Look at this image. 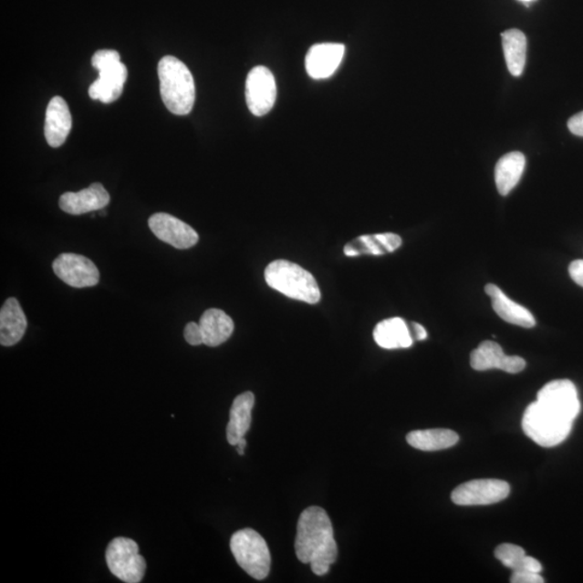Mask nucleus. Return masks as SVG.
<instances>
[{
  "label": "nucleus",
  "mask_w": 583,
  "mask_h": 583,
  "mask_svg": "<svg viewBox=\"0 0 583 583\" xmlns=\"http://www.w3.org/2000/svg\"><path fill=\"white\" fill-rule=\"evenodd\" d=\"M578 391L568 380H557L540 389L537 401L524 413V433L543 447H555L568 438L580 413Z\"/></svg>",
  "instance_id": "nucleus-1"
},
{
  "label": "nucleus",
  "mask_w": 583,
  "mask_h": 583,
  "mask_svg": "<svg viewBox=\"0 0 583 583\" xmlns=\"http://www.w3.org/2000/svg\"><path fill=\"white\" fill-rule=\"evenodd\" d=\"M296 552L299 562L309 564L317 576L327 575L337 562L338 549L332 522L320 506H309L300 515Z\"/></svg>",
  "instance_id": "nucleus-2"
},
{
  "label": "nucleus",
  "mask_w": 583,
  "mask_h": 583,
  "mask_svg": "<svg viewBox=\"0 0 583 583\" xmlns=\"http://www.w3.org/2000/svg\"><path fill=\"white\" fill-rule=\"evenodd\" d=\"M158 78L162 101L168 110L178 116L190 114L196 99V87L190 68L178 57L166 56L158 64Z\"/></svg>",
  "instance_id": "nucleus-3"
},
{
  "label": "nucleus",
  "mask_w": 583,
  "mask_h": 583,
  "mask_svg": "<svg viewBox=\"0 0 583 583\" xmlns=\"http://www.w3.org/2000/svg\"><path fill=\"white\" fill-rule=\"evenodd\" d=\"M265 280L284 296L308 304L320 302L321 292L315 276L292 262L278 259L265 270Z\"/></svg>",
  "instance_id": "nucleus-4"
},
{
  "label": "nucleus",
  "mask_w": 583,
  "mask_h": 583,
  "mask_svg": "<svg viewBox=\"0 0 583 583\" xmlns=\"http://www.w3.org/2000/svg\"><path fill=\"white\" fill-rule=\"evenodd\" d=\"M92 67L99 70V79L89 88L92 99L109 104L120 98L125 87L128 70L121 63L120 52L99 50L92 57Z\"/></svg>",
  "instance_id": "nucleus-5"
},
{
  "label": "nucleus",
  "mask_w": 583,
  "mask_h": 583,
  "mask_svg": "<svg viewBox=\"0 0 583 583\" xmlns=\"http://www.w3.org/2000/svg\"><path fill=\"white\" fill-rule=\"evenodd\" d=\"M231 549L239 567L256 580L267 578L272 556L266 541L255 529L245 528L233 535Z\"/></svg>",
  "instance_id": "nucleus-6"
},
{
  "label": "nucleus",
  "mask_w": 583,
  "mask_h": 583,
  "mask_svg": "<svg viewBox=\"0 0 583 583\" xmlns=\"http://www.w3.org/2000/svg\"><path fill=\"white\" fill-rule=\"evenodd\" d=\"M106 563L110 573L126 583L143 580L146 562L140 555L139 546L134 540L118 537L110 541L106 550Z\"/></svg>",
  "instance_id": "nucleus-7"
},
{
  "label": "nucleus",
  "mask_w": 583,
  "mask_h": 583,
  "mask_svg": "<svg viewBox=\"0 0 583 583\" xmlns=\"http://www.w3.org/2000/svg\"><path fill=\"white\" fill-rule=\"evenodd\" d=\"M510 494V485L503 480H474L452 493L453 503L458 505H487L503 502Z\"/></svg>",
  "instance_id": "nucleus-8"
},
{
  "label": "nucleus",
  "mask_w": 583,
  "mask_h": 583,
  "mask_svg": "<svg viewBox=\"0 0 583 583\" xmlns=\"http://www.w3.org/2000/svg\"><path fill=\"white\" fill-rule=\"evenodd\" d=\"M247 108L255 116L261 117L269 113L276 99L275 76L265 67H256L247 75L245 84Z\"/></svg>",
  "instance_id": "nucleus-9"
},
{
  "label": "nucleus",
  "mask_w": 583,
  "mask_h": 583,
  "mask_svg": "<svg viewBox=\"0 0 583 583\" xmlns=\"http://www.w3.org/2000/svg\"><path fill=\"white\" fill-rule=\"evenodd\" d=\"M52 267L58 279L73 287H90L97 286L99 281V272L96 264L91 259L75 253H63L58 255Z\"/></svg>",
  "instance_id": "nucleus-10"
},
{
  "label": "nucleus",
  "mask_w": 583,
  "mask_h": 583,
  "mask_svg": "<svg viewBox=\"0 0 583 583\" xmlns=\"http://www.w3.org/2000/svg\"><path fill=\"white\" fill-rule=\"evenodd\" d=\"M149 226L159 240L174 246L175 249H191L199 241V235L192 226L168 213L151 215Z\"/></svg>",
  "instance_id": "nucleus-11"
},
{
  "label": "nucleus",
  "mask_w": 583,
  "mask_h": 583,
  "mask_svg": "<svg viewBox=\"0 0 583 583\" xmlns=\"http://www.w3.org/2000/svg\"><path fill=\"white\" fill-rule=\"evenodd\" d=\"M471 368L475 370H502L504 372L517 374L526 368V361L517 356H505L497 343L492 340L483 341L471 353Z\"/></svg>",
  "instance_id": "nucleus-12"
},
{
  "label": "nucleus",
  "mask_w": 583,
  "mask_h": 583,
  "mask_svg": "<svg viewBox=\"0 0 583 583\" xmlns=\"http://www.w3.org/2000/svg\"><path fill=\"white\" fill-rule=\"evenodd\" d=\"M345 55V46L327 43L312 46L306 56L305 65L314 79H326L337 72Z\"/></svg>",
  "instance_id": "nucleus-13"
},
{
  "label": "nucleus",
  "mask_w": 583,
  "mask_h": 583,
  "mask_svg": "<svg viewBox=\"0 0 583 583\" xmlns=\"http://www.w3.org/2000/svg\"><path fill=\"white\" fill-rule=\"evenodd\" d=\"M110 202L109 193L101 182L92 185L78 193H65L58 200V205L65 213L81 215L89 212L103 210Z\"/></svg>",
  "instance_id": "nucleus-14"
},
{
  "label": "nucleus",
  "mask_w": 583,
  "mask_h": 583,
  "mask_svg": "<svg viewBox=\"0 0 583 583\" xmlns=\"http://www.w3.org/2000/svg\"><path fill=\"white\" fill-rule=\"evenodd\" d=\"M72 115L68 105L61 97L52 98L46 110L45 137L51 147H60L72 130Z\"/></svg>",
  "instance_id": "nucleus-15"
},
{
  "label": "nucleus",
  "mask_w": 583,
  "mask_h": 583,
  "mask_svg": "<svg viewBox=\"0 0 583 583\" xmlns=\"http://www.w3.org/2000/svg\"><path fill=\"white\" fill-rule=\"evenodd\" d=\"M485 292L492 297V305L495 312L505 322L515 326L531 328L536 326L535 317L527 308L514 302L493 284L485 286Z\"/></svg>",
  "instance_id": "nucleus-16"
},
{
  "label": "nucleus",
  "mask_w": 583,
  "mask_h": 583,
  "mask_svg": "<svg viewBox=\"0 0 583 583\" xmlns=\"http://www.w3.org/2000/svg\"><path fill=\"white\" fill-rule=\"evenodd\" d=\"M27 328L26 317L17 299L5 300L0 310V344L15 346L25 337Z\"/></svg>",
  "instance_id": "nucleus-17"
},
{
  "label": "nucleus",
  "mask_w": 583,
  "mask_h": 583,
  "mask_svg": "<svg viewBox=\"0 0 583 583\" xmlns=\"http://www.w3.org/2000/svg\"><path fill=\"white\" fill-rule=\"evenodd\" d=\"M402 245L400 235L392 233L361 235L345 245L347 256L384 255L392 253Z\"/></svg>",
  "instance_id": "nucleus-18"
},
{
  "label": "nucleus",
  "mask_w": 583,
  "mask_h": 583,
  "mask_svg": "<svg viewBox=\"0 0 583 583\" xmlns=\"http://www.w3.org/2000/svg\"><path fill=\"white\" fill-rule=\"evenodd\" d=\"M255 404V396L250 391L241 393L234 400L226 432L229 444L237 446L239 440L245 438L249 432Z\"/></svg>",
  "instance_id": "nucleus-19"
},
{
  "label": "nucleus",
  "mask_w": 583,
  "mask_h": 583,
  "mask_svg": "<svg viewBox=\"0 0 583 583\" xmlns=\"http://www.w3.org/2000/svg\"><path fill=\"white\" fill-rule=\"evenodd\" d=\"M203 344L217 347L229 339L234 332V324L231 317L221 309L212 308L204 311L200 318Z\"/></svg>",
  "instance_id": "nucleus-20"
},
{
  "label": "nucleus",
  "mask_w": 583,
  "mask_h": 583,
  "mask_svg": "<svg viewBox=\"0 0 583 583\" xmlns=\"http://www.w3.org/2000/svg\"><path fill=\"white\" fill-rule=\"evenodd\" d=\"M374 339L384 349H409L414 341L411 328L401 318H391L377 324Z\"/></svg>",
  "instance_id": "nucleus-21"
},
{
  "label": "nucleus",
  "mask_w": 583,
  "mask_h": 583,
  "mask_svg": "<svg viewBox=\"0 0 583 583\" xmlns=\"http://www.w3.org/2000/svg\"><path fill=\"white\" fill-rule=\"evenodd\" d=\"M526 159L520 151H512L500 158L495 168V182L498 193L506 196L518 184L524 170H526Z\"/></svg>",
  "instance_id": "nucleus-22"
},
{
  "label": "nucleus",
  "mask_w": 583,
  "mask_h": 583,
  "mask_svg": "<svg viewBox=\"0 0 583 583\" xmlns=\"http://www.w3.org/2000/svg\"><path fill=\"white\" fill-rule=\"evenodd\" d=\"M408 443L414 449L434 452L450 449L459 441L458 434L449 429L416 430L406 435Z\"/></svg>",
  "instance_id": "nucleus-23"
},
{
  "label": "nucleus",
  "mask_w": 583,
  "mask_h": 583,
  "mask_svg": "<svg viewBox=\"0 0 583 583\" xmlns=\"http://www.w3.org/2000/svg\"><path fill=\"white\" fill-rule=\"evenodd\" d=\"M506 67L515 78L524 72L526 64L527 39L520 29H506L502 34Z\"/></svg>",
  "instance_id": "nucleus-24"
},
{
  "label": "nucleus",
  "mask_w": 583,
  "mask_h": 583,
  "mask_svg": "<svg viewBox=\"0 0 583 583\" xmlns=\"http://www.w3.org/2000/svg\"><path fill=\"white\" fill-rule=\"evenodd\" d=\"M495 557L498 561L502 562L505 567L518 570H529L534 573H540L543 570V567L537 561V559L526 556L523 547L512 545L503 544L497 547L495 550Z\"/></svg>",
  "instance_id": "nucleus-25"
},
{
  "label": "nucleus",
  "mask_w": 583,
  "mask_h": 583,
  "mask_svg": "<svg viewBox=\"0 0 583 583\" xmlns=\"http://www.w3.org/2000/svg\"><path fill=\"white\" fill-rule=\"evenodd\" d=\"M184 338L188 344L192 346H199L203 344V337L202 328L199 324L190 322L185 327Z\"/></svg>",
  "instance_id": "nucleus-26"
},
{
  "label": "nucleus",
  "mask_w": 583,
  "mask_h": 583,
  "mask_svg": "<svg viewBox=\"0 0 583 583\" xmlns=\"http://www.w3.org/2000/svg\"><path fill=\"white\" fill-rule=\"evenodd\" d=\"M512 583H543L545 579L540 576V573H534L529 570H518L514 571L511 576Z\"/></svg>",
  "instance_id": "nucleus-27"
},
{
  "label": "nucleus",
  "mask_w": 583,
  "mask_h": 583,
  "mask_svg": "<svg viewBox=\"0 0 583 583\" xmlns=\"http://www.w3.org/2000/svg\"><path fill=\"white\" fill-rule=\"evenodd\" d=\"M570 278L583 287V259H577L569 265Z\"/></svg>",
  "instance_id": "nucleus-28"
},
{
  "label": "nucleus",
  "mask_w": 583,
  "mask_h": 583,
  "mask_svg": "<svg viewBox=\"0 0 583 583\" xmlns=\"http://www.w3.org/2000/svg\"><path fill=\"white\" fill-rule=\"evenodd\" d=\"M569 131L577 137L583 138V111L570 118L568 120Z\"/></svg>",
  "instance_id": "nucleus-29"
},
{
  "label": "nucleus",
  "mask_w": 583,
  "mask_h": 583,
  "mask_svg": "<svg viewBox=\"0 0 583 583\" xmlns=\"http://www.w3.org/2000/svg\"><path fill=\"white\" fill-rule=\"evenodd\" d=\"M411 337L416 340H425L427 338V331L425 328L416 322L411 323Z\"/></svg>",
  "instance_id": "nucleus-30"
},
{
  "label": "nucleus",
  "mask_w": 583,
  "mask_h": 583,
  "mask_svg": "<svg viewBox=\"0 0 583 583\" xmlns=\"http://www.w3.org/2000/svg\"><path fill=\"white\" fill-rule=\"evenodd\" d=\"M246 440L245 438L240 439L237 444V452L239 453V455L244 456L245 455V450L246 447Z\"/></svg>",
  "instance_id": "nucleus-31"
},
{
  "label": "nucleus",
  "mask_w": 583,
  "mask_h": 583,
  "mask_svg": "<svg viewBox=\"0 0 583 583\" xmlns=\"http://www.w3.org/2000/svg\"><path fill=\"white\" fill-rule=\"evenodd\" d=\"M520 2H523V3H531V2H534V0H520Z\"/></svg>",
  "instance_id": "nucleus-32"
}]
</instances>
